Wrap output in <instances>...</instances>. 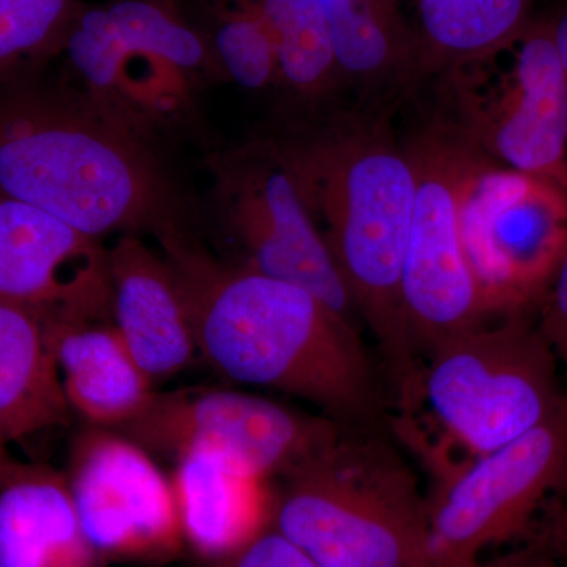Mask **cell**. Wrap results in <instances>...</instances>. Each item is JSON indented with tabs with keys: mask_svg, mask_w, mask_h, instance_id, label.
<instances>
[{
	"mask_svg": "<svg viewBox=\"0 0 567 567\" xmlns=\"http://www.w3.org/2000/svg\"><path fill=\"white\" fill-rule=\"evenodd\" d=\"M271 527L322 567H435L427 499L404 461L346 427L279 476Z\"/></svg>",
	"mask_w": 567,
	"mask_h": 567,
	"instance_id": "cell-4",
	"label": "cell"
},
{
	"mask_svg": "<svg viewBox=\"0 0 567 567\" xmlns=\"http://www.w3.org/2000/svg\"><path fill=\"white\" fill-rule=\"evenodd\" d=\"M0 194L99 240L159 237L188 215L153 141L40 73L0 85Z\"/></svg>",
	"mask_w": 567,
	"mask_h": 567,
	"instance_id": "cell-3",
	"label": "cell"
},
{
	"mask_svg": "<svg viewBox=\"0 0 567 567\" xmlns=\"http://www.w3.org/2000/svg\"><path fill=\"white\" fill-rule=\"evenodd\" d=\"M213 200L240 251L237 265L305 287L358 327L360 316L333 256L274 141L216 158Z\"/></svg>",
	"mask_w": 567,
	"mask_h": 567,
	"instance_id": "cell-10",
	"label": "cell"
},
{
	"mask_svg": "<svg viewBox=\"0 0 567 567\" xmlns=\"http://www.w3.org/2000/svg\"><path fill=\"white\" fill-rule=\"evenodd\" d=\"M70 409L99 427L121 429L140 416L153 382L114 324L44 323Z\"/></svg>",
	"mask_w": 567,
	"mask_h": 567,
	"instance_id": "cell-18",
	"label": "cell"
},
{
	"mask_svg": "<svg viewBox=\"0 0 567 567\" xmlns=\"http://www.w3.org/2000/svg\"><path fill=\"white\" fill-rule=\"evenodd\" d=\"M425 357L420 390L446 434L475 456L528 434L567 395L554 350L522 315L477 324Z\"/></svg>",
	"mask_w": 567,
	"mask_h": 567,
	"instance_id": "cell-7",
	"label": "cell"
},
{
	"mask_svg": "<svg viewBox=\"0 0 567 567\" xmlns=\"http://www.w3.org/2000/svg\"><path fill=\"white\" fill-rule=\"evenodd\" d=\"M563 484H565V486H567V473H566V477H565V483H563Z\"/></svg>",
	"mask_w": 567,
	"mask_h": 567,
	"instance_id": "cell-30",
	"label": "cell"
},
{
	"mask_svg": "<svg viewBox=\"0 0 567 567\" xmlns=\"http://www.w3.org/2000/svg\"><path fill=\"white\" fill-rule=\"evenodd\" d=\"M274 40L278 85L317 104L341 87L322 0H257Z\"/></svg>",
	"mask_w": 567,
	"mask_h": 567,
	"instance_id": "cell-22",
	"label": "cell"
},
{
	"mask_svg": "<svg viewBox=\"0 0 567 567\" xmlns=\"http://www.w3.org/2000/svg\"><path fill=\"white\" fill-rule=\"evenodd\" d=\"M66 477L41 466L0 465V567H96Z\"/></svg>",
	"mask_w": 567,
	"mask_h": 567,
	"instance_id": "cell-17",
	"label": "cell"
},
{
	"mask_svg": "<svg viewBox=\"0 0 567 567\" xmlns=\"http://www.w3.org/2000/svg\"><path fill=\"white\" fill-rule=\"evenodd\" d=\"M342 84L364 95L395 91L421 73L416 37L398 0H322Z\"/></svg>",
	"mask_w": 567,
	"mask_h": 567,
	"instance_id": "cell-20",
	"label": "cell"
},
{
	"mask_svg": "<svg viewBox=\"0 0 567 567\" xmlns=\"http://www.w3.org/2000/svg\"><path fill=\"white\" fill-rule=\"evenodd\" d=\"M66 483L99 557L152 561L174 557L185 543L173 481L128 436L99 425L84 432Z\"/></svg>",
	"mask_w": 567,
	"mask_h": 567,
	"instance_id": "cell-13",
	"label": "cell"
},
{
	"mask_svg": "<svg viewBox=\"0 0 567 567\" xmlns=\"http://www.w3.org/2000/svg\"><path fill=\"white\" fill-rule=\"evenodd\" d=\"M61 54L78 92L151 141L188 112L205 74L221 73L210 41L164 0L82 3Z\"/></svg>",
	"mask_w": 567,
	"mask_h": 567,
	"instance_id": "cell-5",
	"label": "cell"
},
{
	"mask_svg": "<svg viewBox=\"0 0 567 567\" xmlns=\"http://www.w3.org/2000/svg\"><path fill=\"white\" fill-rule=\"evenodd\" d=\"M289 164L361 322L382 350L402 401L420 386L402 308V271L416 171L377 114H338L271 140Z\"/></svg>",
	"mask_w": 567,
	"mask_h": 567,
	"instance_id": "cell-2",
	"label": "cell"
},
{
	"mask_svg": "<svg viewBox=\"0 0 567 567\" xmlns=\"http://www.w3.org/2000/svg\"><path fill=\"white\" fill-rule=\"evenodd\" d=\"M458 213L487 319L536 305L567 249L566 189L472 147Z\"/></svg>",
	"mask_w": 567,
	"mask_h": 567,
	"instance_id": "cell-8",
	"label": "cell"
},
{
	"mask_svg": "<svg viewBox=\"0 0 567 567\" xmlns=\"http://www.w3.org/2000/svg\"><path fill=\"white\" fill-rule=\"evenodd\" d=\"M536 0H416L423 74H442L516 39Z\"/></svg>",
	"mask_w": 567,
	"mask_h": 567,
	"instance_id": "cell-21",
	"label": "cell"
},
{
	"mask_svg": "<svg viewBox=\"0 0 567 567\" xmlns=\"http://www.w3.org/2000/svg\"><path fill=\"white\" fill-rule=\"evenodd\" d=\"M554 39L557 43L559 59H561L563 74H565L566 103H567V3L557 17L550 18Z\"/></svg>",
	"mask_w": 567,
	"mask_h": 567,
	"instance_id": "cell-27",
	"label": "cell"
},
{
	"mask_svg": "<svg viewBox=\"0 0 567 567\" xmlns=\"http://www.w3.org/2000/svg\"><path fill=\"white\" fill-rule=\"evenodd\" d=\"M536 306L537 330L567 374V249Z\"/></svg>",
	"mask_w": 567,
	"mask_h": 567,
	"instance_id": "cell-26",
	"label": "cell"
},
{
	"mask_svg": "<svg viewBox=\"0 0 567 567\" xmlns=\"http://www.w3.org/2000/svg\"><path fill=\"white\" fill-rule=\"evenodd\" d=\"M210 47L221 74L246 91H267L278 85L274 40L257 2L227 13Z\"/></svg>",
	"mask_w": 567,
	"mask_h": 567,
	"instance_id": "cell-24",
	"label": "cell"
},
{
	"mask_svg": "<svg viewBox=\"0 0 567 567\" xmlns=\"http://www.w3.org/2000/svg\"><path fill=\"white\" fill-rule=\"evenodd\" d=\"M81 0H0V85L41 73L61 54Z\"/></svg>",
	"mask_w": 567,
	"mask_h": 567,
	"instance_id": "cell-23",
	"label": "cell"
},
{
	"mask_svg": "<svg viewBox=\"0 0 567 567\" xmlns=\"http://www.w3.org/2000/svg\"><path fill=\"white\" fill-rule=\"evenodd\" d=\"M107 267L112 324L148 379L155 383L192 364L196 338L166 259L137 235H122L107 249Z\"/></svg>",
	"mask_w": 567,
	"mask_h": 567,
	"instance_id": "cell-15",
	"label": "cell"
},
{
	"mask_svg": "<svg viewBox=\"0 0 567 567\" xmlns=\"http://www.w3.org/2000/svg\"><path fill=\"white\" fill-rule=\"evenodd\" d=\"M344 425L240 391L185 388L153 393L121 431L145 451L178 458L212 450L270 480L330 445Z\"/></svg>",
	"mask_w": 567,
	"mask_h": 567,
	"instance_id": "cell-12",
	"label": "cell"
},
{
	"mask_svg": "<svg viewBox=\"0 0 567 567\" xmlns=\"http://www.w3.org/2000/svg\"><path fill=\"white\" fill-rule=\"evenodd\" d=\"M0 303L43 323L104 322L111 317L107 249L50 213L0 194Z\"/></svg>",
	"mask_w": 567,
	"mask_h": 567,
	"instance_id": "cell-14",
	"label": "cell"
},
{
	"mask_svg": "<svg viewBox=\"0 0 567 567\" xmlns=\"http://www.w3.org/2000/svg\"><path fill=\"white\" fill-rule=\"evenodd\" d=\"M6 445H3L2 442H0V465L3 464V462L7 461V456H6Z\"/></svg>",
	"mask_w": 567,
	"mask_h": 567,
	"instance_id": "cell-29",
	"label": "cell"
},
{
	"mask_svg": "<svg viewBox=\"0 0 567 567\" xmlns=\"http://www.w3.org/2000/svg\"><path fill=\"white\" fill-rule=\"evenodd\" d=\"M404 142L415 163L416 194L402 271V308L413 352L427 354L487 320L458 213L472 145L442 115Z\"/></svg>",
	"mask_w": 567,
	"mask_h": 567,
	"instance_id": "cell-9",
	"label": "cell"
},
{
	"mask_svg": "<svg viewBox=\"0 0 567 567\" xmlns=\"http://www.w3.org/2000/svg\"><path fill=\"white\" fill-rule=\"evenodd\" d=\"M442 78L443 118L494 163L558 183L567 192L565 74L550 18H533L494 52Z\"/></svg>",
	"mask_w": 567,
	"mask_h": 567,
	"instance_id": "cell-6",
	"label": "cell"
},
{
	"mask_svg": "<svg viewBox=\"0 0 567 567\" xmlns=\"http://www.w3.org/2000/svg\"><path fill=\"white\" fill-rule=\"evenodd\" d=\"M69 412L47 327L32 312L0 303V442L65 423Z\"/></svg>",
	"mask_w": 567,
	"mask_h": 567,
	"instance_id": "cell-19",
	"label": "cell"
},
{
	"mask_svg": "<svg viewBox=\"0 0 567 567\" xmlns=\"http://www.w3.org/2000/svg\"><path fill=\"white\" fill-rule=\"evenodd\" d=\"M567 473V395L543 424L475 456L427 499L435 567H476L488 548L518 535Z\"/></svg>",
	"mask_w": 567,
	"mask_h": 567,
	"instance_id": "cell-11",
	"label": "cell"
},
{
	"mask_svg": "<svg viewBox=\"0 0 567 567\" xmlns=\"http://www.w3.org/2000/svg\"><path fill=\"white\" fill-rule=\"evenodd\" d=\"M192 320L197 353L219 374L316 405L363 429L379 399L357 324L297 284L216 260L188 229L156 237Z\"/></svg>",
	"mask_w": 567,
	"mask_h": 567,
	"instance_id": "cell-1",
	"label": "cell"
},
{
	"mask_svg": "<svg viewBox=\"0 0 567 567\" xmlns=\"http://www.w3.org/2000/svg\"><path fill=\"white\" fill-rule=\"evenodd\" d=\"M221 567H322L275 527L265 528L229 557Z\"/></svg>",
	"mask_w": 567,
	"mask_h": 567,
	"instance_id": "cell-25",
	"label": "cell"
},
{
	"mask_svg": "<svg viewBox=\"0 0 567 567\" xmlns=\"http://www.w3.org/2000/svg\"><path fill=\"white\" fill-rule=\"evenodd\" d=\"M476 567H554L546 559L536 555H513L494 559V561H481Z\"/></svg>",
	"mask_w": 567,
	"mask_h": 567,
	"instance_id": "cell-28",
	"label": "cell"
},
{
	"mask_svg": "<svg viewBox=\"0 0 567 567\" xmlns=\"http://www.w3.org/2000/svg\"><path fill=\"white\" fill-rule=\"evenodd\" d=\"M171 481L183 537L204 557L221 561L271 525L267 480L221 453L182 454Z\"/></svg>",
	"mask_w": 567,
	"mask_h": 567,
	"instance_id": "cell-16",
	"label": "cell"
}]
</instances>
